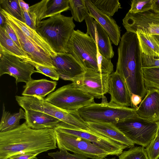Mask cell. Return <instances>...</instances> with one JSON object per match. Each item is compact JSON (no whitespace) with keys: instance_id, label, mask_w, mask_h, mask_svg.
<instances>
[{"instance_id":"cell-14","label":"cell","mask_w":159,"mask_h":159,"mask_svg":"<svg viewBox=\"0 0 159 159\" xmlns=\"http://www.w3.org/2000/svg\"><path fill=\"white\" fill-rule=\"evenodd\" d=\"M4 17L6 22L16 34L23 51L30 58L31 60L39 64L56 69L50 56L33 44L12 20Z\"/></svg>"},{"instance_id":"cell-45","label":"cell","mask_w":159,"mask_h":159,"mask_svg":"<svg viewBox=\"0 0 159 159\" xmlns=\"http://www.w3.org/2000/svg\"><path fill=\"white\" fill-rule=\"evenodd\" d=\"M6 23V21L5 17L0 11V27L4 28Z\"/></svg>"},{"instance_id":"cell-38","label":"cell","mask_w":159,"mask_h":159,"mask_svg":"<svg viewBox=\"0 0 159 159\" xmlns=\"http://www.w3.org/2000/svg\"><path fill=\"white\" fill-rule=\"evenodd\" d=\"M48 154L53 159H88L87 157L80 155L71 154L66 150H60L59 151L49 152Z\"/></svg>"},{"instance_id":"cell-34","label":"cell","mask_w":159,"mask_h":159,"mask_svg":"<svg viewBox=\"0 0 159 159\" xmlns=\"http://www.w3.org/2000/svg\"><path fill=\"white\" fill-rule=\"evenodd\" d=\"M154 0H133L128 12L135 14L152 10Z\"/></svg>"},{"instance_id":"cell-13","label":"cell","mask_w":159,"mask_h":159,"mask_svg":"<svg viewBox=\"0 0 159 159\" xmlns=\"http://www.w3.org/2000/svg\"><path fill=\"white\" fill-rule=\"evenodd\" d=\"M54 129L66 133L86 139L108 152L110 155L118 156L123 152L125 147L90 129L88 130L71 128L60 124Z\"/></svg>"},{"instance_id":"cell-25","label":"cell","mask_w":159,"mask_h":159,"mask_svg":"<svg viewBox=\"0 0 159 159\" xmlns=\"http://www.w3.org/2000/svg\"><path fill=\"white\" fill-rule=\"evenodd\" d=\"M26 115L22 108L19 112L11 114L6 111L4 103L2 107V115L0 123V132L11 130L18 127L21 119H26Z\"/></svg>"},{"instance_id":"cell-33","label":"cell","mask_w":159,"mask_h":159,"mask_svg":"<svg viewBox=\"0 0 159 159\" xmlns=\"http://www.w3.org/2000/svg\"><path fill=\"white\" fill-rule=\"evenodd\" d=\"M118 157L119 159H149L145 149L143 146L130 148Z\"/></svg>"},{"instance_id":"cell-7","label":"cell","mask_w":159,"mask_h":159,"mask_svg":"<svg viewBox=\"0 0 159 159\" xmlns=\"http://www.w3.org/2000/svg\"><path fill=\"white\" fill-rule=\"evenodd\" d=\"M158 123L138 116L120 121L115 125L134 144L146 148L156 136Z\"/></svg>"},{"instance_id":"cell-11","label":"cell","mask_w":159,"mask_h":159,"mask_svg":"<svg viewBox=\"0 0 159 159\" xmlns=\"http://www.w3.org/2000/svg\"><path fill=\"white\" fill-rule=\"evenodd\" d=\"M29 62L7 51L0 49V76L7 74L14 77L17 84L20 82L27 84L33 79L31 75L38 72Z\"/></svg>"},{"instance_id":"cell-47","label":"cell","mask_w":159,"mask_h":159,"mask_svg":"<svg viewBox=\"0 0 159 159\" xmlns=\"http://www.w3.org/2000/svg\"><path fill=\"white\" fill-rule=\"evenodd\" d=\"M158 128H157V131L156 136L159 137V122H158Z\"/></svg>"},{"instance_id":"cell-29","label":"cell","mask_w":159,"mask_h":159,"mask_svg":"<svg viewBox=\"0 0 159 159\" xmlns=\"http://www.w3.org/2000/svg\"><path fill=\"white\" fill-rule=\"evenodd\" d=\"M0 8L17 19L24 22L23 13L19 0H0Z\"/></svg>"},{"instance_id":"cell-3","label":"cell","mask_w":159,"mask_h":159,"mask_svg":"<svg viewBox=\"0 0 159 159\" xmlns=\"http://www.w3.org/2000/svg\"><path fill=\"white\" fill-rule=\"evenodd\" d=\"M75 27L72 16L60 14L42 21L36 30L57 54L68 53V44Z\"/></svg>"},{"instance_id":"cell-43","label":"cell","mask_w":159,"mask_h":159,"mask_svg":"<svg viewBox=\"0 0 159 159\" xmlns=\"http://www.w3.org/2000/svg\"><path fill=\"white\" fill-rule=\"evenodd\" d=\"M130 96L132 108L136 109L138 107V104L141 102L142 98L138 95L133 94H131Z\"/></svg>"},{"instance_id":"cell-37","label":"cell","mask_w":159,"mask_h":159,"mask_svg":"<svg viewBox=\"0 0 159 159\" xmlns=\"http://www.w3.org/2000/svg\"><path fill=\"white\" fill-rule=\"evenodd\" d=\"M149 159L159 158V137L156 136L145 148Z\"/></svg>"},{"instance_id":"cell-10","label":"cell","mask_w":159,"mask_h":159,"mask_svg":"<svg viewBox=\"0 0 159 159\" xmlns=\"http://www.w3.org/2000/svg\"><path fill=\"white\" fill-rule=\"evenodd\" d=\"M110 75L87 69L72 79L71 84L94 98H102L108 92Z\"/></svg>"},{"instance_id":"cell-31","label":"cell","mask_w":159,"mask_h":159,"mask_svg":"<svg viewBox=\"0 0 159 159\" xmlns=\"http://www.w3.org/2000/svg\"><path fill=\"white\" fill-rule=\"evenodd\" d=\"M49 0H43L29 7L28 12L36 27L46 18L47 6Z\"/></svg>"},{"instance_id":"cell-1","label":"cell","mask_w":159,"mask_h":159,"mask_svg":"<svg viewBox=\"0 0 159 159\" xmlns=\"http://www.w3.org/2000/svg\"><path fill=\"white\" fill-rule=\"evenodd\" d=\"M53 129H33L25 122L17 128L0 132V159H8L21 153L39 154L57 148Z\"/></svg>"},{"instance_id":"cell-41","label":"cell","mask_w":159,"mask_h":159,"mask_svg":"<svg viewBox=\"0 0 159 159\" xmlns=\"http://www.w3.org/2000/svg\"><path fill=\"white\" fill-rule=\"evenodd\" d=\"M3 28L9 37L23 51L16 34L11 26L7 22Z\"/></svg>"},{"instance_id":"cell-4","label":"cell","mask_w":159,"mask_h":159,"mask_svg":"<svg viewBox=\"0 0 159 159\" xmlns=\"http://www.w3.org/2000/svg\"><path fill=\"white\" fill-rule=\"evenodd\" d=\"M19 105L24 110L40 111L59 120L71 128L90 130L87 123L81 117L77 110L67 111L61 109L46 101L43 98L36 96L15 97Z\"/></svg>"},{"instance_id":"cell-30","label":"cell","mask_w":159,"mask_h":159,"mask_svg":"<svg viewBox=\"0 0 159 159\" xmlns=\"http://www.w3.org/2000/svg\"><path fill=\"white\" fill-rule=\"evenodd\" d=\"M145 86L147 89H156L159 90V67H143Z\"/></svg>"},{"instance_id":"cell-36","label":"cell","mask_w":159,"mask_h":159,"mask_svg":"<svg viewBox=\"0 0 159 159\" xmlns=\"http://www.w3.org/2000/svg\"><path fill=\"white\" fill-rule=\"evenodd\" d=\"M97 59L99 70L101 73L110 75L113 72V65L111 59L104 57L100 52L98 47Z\"/></svg>"},{"instance_id":"cell-46","label":"cell","mask_w":159,"mask_h":159,"mask_svg":"<svg viewBox=\"0 0 159 159\" xmlns=\"http://www.w3.org/2000/svg\"><path fill=\"white\" fill-rule=\"evenodd\" d=\"M154 38L159 44V35H153Z\"/></svg>"},{"instance_id":"cell-27","label":"cell","mask_w":159,"mask_h":159,"mask_svg":"<svg viewBox=\"0 0 159 159\" xmlns=\"http://www.w3.org/2000/svg\"><path fill=\"white\" fill-rule=\"evenodd\" d=\"M69 10L75 21L81 22L90 16L84 0H69Z\"/></svg>"},{"instance_id":"cell-40","label":"cell","mask_w":159,"mask_h":159,"mask_svg":"<svg viewBox=\"0 0 159 159\" xmlns=\"http://www.w3.org/2000/svg\"><path fill=\"white\" fill-rule=\"evenodd\" d=\"M143 67L152 68L159 67V58L142 54Z\"/></svg>"},{"instance_id":"cell-17","label":"cell","mask_w":159,"mask_h":159,"mask_svg":"<svg viewBox=\"0 0 159 159\" xmlns=\"http://www.w3.org/2000/svg\"><path fill=\"white\" fill-rule=\"evenodd\" d=\"M108 93L111 96L110 102L132 108L130 94L127 84L123 77L116 71L110 75Z\"/></svg>"},{"instance_id":"cell-23","label":"cell","mask_w":159,"mask_h":159,"mask_svg":"<svg viewBox=\"0 0 159 159\" xmlns=\"http://www.w3.org/2000/svg\"><path fill=\"white\" fill-rule=\"evenodd\" d=\"M57 85V82L56 81L45 79H32L26 84L22 95L23 96L43 98L53 91Z\"/></svg>"},{"instance_id":"cell-9","label":"cell","mask_w":159,"mask_h":159,"mask_svg":"<svg viewBox=\"0 0 159 159\" xmlns=\"http://www.w3.org/2000/svg\"><path fill=\"white\" fill-rule=\"evenodd\" d=\"M60 150H66L87 158L104 159L110 154L89 141L54 129Z\"/></svg>"},{"instance_id":"cell-22","label":"cell","mask_w":159,"mask_h":159,"mask_svg":"<svg viewBox=\"0 0 159 159\" xmlns=\"http://www.w3.org/2000/svg\"><path fill=\"white\" fill-rule=\"evenodd\" d=\"M25 111L26 115L25 122L30 127L33 129H54L61 122L59 120L40 111L32 110Z\"/></svg>"},{"instance_id":"cell-5","label":"cell","mask_w":159,"mask_h":159,"mask_svg":"<svg viewBox=\"0 0 159 159\" xmlns=\"http://www.w3.org/2000/svg\"><path fill=\"white\" fill-rule=\"evenodd\" d=\"M102 99L100 103L94 102L77 110L86 122L109 123L115 125L125 120L138 116L135 108L108 102L104 96Z\"/></svg>"},{"instance_id":"cell-32","label":"cell","mask_w":159,"mask_h":159,"mask_svg":"<svg viewBox=\"0 0 159 159\" xmlns=\"http://www.w3.org/2000/svg\"><path fill=\"white\" fill-rule=\"evenodd\" d=\"M69 9V0H49L47 6L46 18L60 14Z\"/></svg>"},{"instance_id":"cell-26","label":"cell","mask_w":159,"mask_h":159,"mask_svg":"<svg viewBox=\"0 0 159 159\" xmlns=\"http://www.w3.org/2000/svg\"><path fill=\"white\" fill-rule=\"evenodd\" d=\"M0 49L5 50L22 60H31L6 33L4 29L0 27Z\"/></svg>"},{"instance_id":"cell-21","label":"cell","mask_w":159,"mask_h":159,"mask_svg":"<svg viewBox=\"0 0 159 159\" xmlns=\"http://www.w3.org/2000/svg\"><path fill=\"white\" fill-rule=\"evenodd\" d=\"M0 11L5 17L12 20L21 30L28 39L35 45L43 50L51 57L55 56L57 54L51 47L38 33L25 23L11 16L0 8Z\"/></svg>"},{"instance_id":"cell-15","label":"cell","mask_w":159,"mask_h":159,"mask_svg":"<svg viewBox=\"0 0 159 159\" xmlns=\"http://www.w3.org/2000/svg\"><path fill=\"white\" fill-rule=\"evenodd\" d=\"M85 20L87 27L86 33L94 40L101 54L105 58L111 59L113 57L114 52L108 34L90 16Z\"/></svg>"},{"instance_id":"cell-20","label":"cell","mask_w":159,"mask_h":159,"mask_svg":"<svg viewBox=\"0 0 159 159\" xmlns=\"http://www.w3.org/2000/svg\"><path fill=\"white\" fill-rule=\"evenodd\" d=\"M90 129L120 144L126 148L134 146L133 143L116 126L105 122H86Z\"/></svg>"},{"instance_id":"cell-18","label":"cell","mask_w":159,"mask_h":159,"mask_svg":"<svg viewBox=\"0 0 159 159\" xmlns=\"http://www.w3.org/2000/svg\"><path fill=\"white\" fill-rule=\"evenodd\" d=\"M90 16L96 20L108 34L111 42L117 46L120 39V27L111 16L99 11L90 0H84Z\"/></svg>"},{"instance_id":"cell-35","label":"cell","mask_w":159,"mask_h":159,"mask_svg":"<svg viewBox=\"0 0 159 159\" xmlns=\"http://www.w3.org/2000/svg\"><path fill=\"white\" fill-rule=\"evenodd\" d=\"M33 66L38 73L42 74L50 77L51 79L58 80L60 78L59 75L56 69L54 68L39 64L31 60H24Z\"/></svg>"},{"instance_id":"cell-12","label":"cell","mask_w":159,"mask_h":159,"mask_svg":"<svg viewBox=\"0 0 159 159\" xmlns=\"http://www.w3.org/2000/svg\"><path fill=\"white\" fill-rule=\"evenodd\" d=\"M127 32L140 30L152 35H159V14L151 10L135 14L128 12L122 20Z\"/></svg>"},{"instance_id":"cell-44","label":"cell","mask_w":159,"mask_h":159,"mask_svg":"<svg viewBox=\"0 0 159 159\" xmlns=\"http://www.w3.org/2000/svg\"><path fill=\"white\" fill-rule=\"evenodd\" d=\"M152 10L155 13L159 14V0H154Z\"/></svg>"},{"instance_id":"cell-39","label":"cell","mask_w":159,"mask_h":159,"mask_svg":"<svg viewBox=\"0 0 159 159\" xmlns=\"http://www.w3.org/2000/svg\"><path fill=\"white\" fill-rule=\"evenodd\" d=\"M20 4L23 13L24 23L31 29L36 30V27L31 19L28 12L29 5L24 1L19 0Z\"/></svg>"},{"instance_id":"cell-8","label":"cell","mask_w":159,"mask_h":159,"mask_svg":"<svg viewBox=\"0 0 159 159\" xmlns=\"http://www.w3.org/2000/svg\"><path fill=\"white\" fill-rule=\"evenodd\" d=\"M94 97L74 87L71 84L62 86L45 99L49 103L64 110L72 111L95 102Z\"/></svg>"},{"instance_id":"cell-19","label":"cell","mask_w":159,"mask_h":159,"mask_svg":"<svg viewBox=\"0 0 159 159\" xmlns=\"http://www.w3.org/2000/svg\"><path fill=\"white\" fill-rule=\"evenodd\" d=\"M138 116L152 122H159V90L150 89L136 109Z\"/></svg>"},{"instance_id":"cell-48","label":"cell","mask_w":159,"mask_h":159,"mask_svg":"<svg viewBox=\"0 0 159 159\" xmlns=\"http://www.w3.org/2000/svg\"><path fill=\"white\" fill-rule=\"evenodd\" d=\"M104 159H116V158L115 157H114L110 158H105Z\"/></svg>"},{"instance_id":"cell-28","label":"cell","mask_w":159,"mask_h":159,"mask_svg":"<svg viewBox=\"0 0 159 159\" xmlns=\"http://www.w3.org/2000/svg\"><path fill=\"white\" fill-rule=\"evenodd\" d=\"M95 6L103 14L110 16L121 8L118 0H90Z\"/></svg>"},{"instance_id":"cell-42","label":"cell","mask_w":159,"mask_h":159,"mask_svg":"<svg viewBox=\"0 0 159 159\" xmlns=\"http://www.w3.org/2000/svg\"><path fill=\"white\" fill-rule=\"evenodd\" d=\"M39 154L33 153H21L12 156L8 159H37Z\"/></svg>"},{"instance_id":"cell-16","label":"cell","mask_w":159,"mask_h":159,"mask_svg":"<svg viewBox=\"0 0 159 159\" xmlns=\"http://www.w3.org/2000/svg\"><path fill=\"white\" fill-rule=\"evenodd\" d=\"M51 58L60 78L63 80L71 81L84 71L78 62L68 53H57Z\"/></svg>"},{"instance_id":"cell-6","label":"cell","mask_w":159,"mask_h":159,"mask_svg":"<svg viewBox=\"0 0 159 159\" xmlns=\"http://www.w3.org/2000/svg\"><path fill=\"white\" fill-rule=\"evenodd\" d=\"M68 53L81 65L84 70L99 72L97 63V47L94 40L86 33L74 30L68 44Z\"/></svg>"},{"instance_id":"cell-2","label":"cell","mask_w":159,"mask_h":159,"mask_svg":"<svg viewBox=\"0 0 159 159\" xmlns=\"http://www.w3.org/2000/svg\"><path fill=\"white\" fill-rule=\"evenodd\" d=\"M116 71L125 80L130 95L143 98L147 89L144 82L142 54L137 34L127 32L120 38Z\"/></svg>"},{"instance_id":"cell-24","label":"cell","mask_w":159,"mask_h":159,"mask_svg":"<svg viewBox=\"0 0 159 159\" xmlns=\"http://www.w3.org/2000/svg\"><path fill=\"white\" fill-rule=\"evenodd\" d=\"M137 35L142 53L159 58V44L153 35L139 30Z\"/></svg>"}]
</instances>
